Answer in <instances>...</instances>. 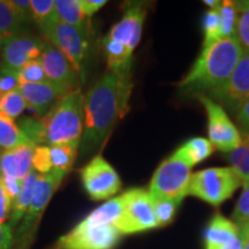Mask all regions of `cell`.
<instances>
[{"label":"cell","mask_w":249,"mask_h":249,"mask_svg":"<svg viewBox=\"0 0 249 249\" xmlns=\"http://www.w3.org/2000/svg\"><path fill=\"white\" fill-rule=\"evenodd\" d=\"M26 107H28L27 103L18 90L8 92L0 101V114L12 120L20 117Z\"/></svg>","instance_id":"1f68e13d"},{"label":"cell","mask_w":249,"mask_h":249,"mask_svg":"<svg viewBox=\"0 0 249 249\" xmlns=\"http://www.w3.org/2000/svg\"><path fill=\"white\" fill-rule=\"evenodd\" d=\"M220 15V27H222V38L235 36L236 30V12L235 1H222L218 6Z\"/></svg>","instance_id":"4dcf8cb0"},{"label":"cell","mask_w":249,"mask_h":249,"mask_svg":"<svg viewBox=\"0 0 249 249\" xmlns=\"http://www.w3.org/2000/svg\"><path fill=\"white\" fill-rule=\"evenodd\" d=\"M220 2L222 1H219V0H204L203 4L209 6L211 8H217L220 5Z\"/></svg>","instance_id":"f6af8a7d"},{"label":"cell","mask_w":249,"mask_h":249,"mask_svg":"<svg viewBox=\"0 0 249 249\" xmlns=\"http://www.w3.org/2000/svg\"><path fill=\"white\" fill-rule=\"evenodd\" d=\"M121 235L113 225L83 230L74 227L68 234L59 239L54 249H112Z\"/></svg>","instance_id":"4fadbf2b"},{"label":"cell","mask_w":249,"mask_h":249,"mask_svg":"<svg viewBox=\"0 0 249 249\" xmlns=\"http://www.w3.org/2000/svg\"><path fill=\"white\" fill-rule=\"evenodd\" d=\"M145 15V5L142 2H129L124 8L123 18L112 27L107 37L124 45L133 52L141 39Z\"/></svg>","instance_id":"9a60e30c"},{"label":"cell","mask_w":249,"mask_h":249,"mask_svg":"<svg viewBox=\"0 0 249 249\" xmlns=\"http://www.w3.org/2000/svg\"><path fill=\"white\" fill-rule=\"evenodd\" d=\"M104 48L107 58L108 71L118 75H130L133 52L124 45L110 39L108 37L104 39Z\"/></svg>","instance_id":"ffe728a7"},{"label":"cell","mask_w":249,"mask_h":249,"mask_svg":"<svg viewBox=\"0 0 249 249\" xmlns=\"http://www.w3.org/2000/svg\"><path fill=\"white\" fill-rule=\"evenodd\" d=\"M247 233H248V235H249V230H247Z\"/></svg>","instance_id":"7dc6e473"},{"label":"cell","mask_w":249,"mask_h":249,"mask_svg":"<svg viewBox=\"0 0 249 249\" xmlns=\"http://www.w3.org/2000/svg\"><path fill=\"white\" fill-rule=\"evenodd\" d=\"M18 128L34 144L44 145V127L42 119L35 118H23L18 121Z\"/></svg>","instance_id":"e575fe53"},{"label":"cell","mask_w":249,"mask_h":249,"mask_svg":"<svg viewBox=\"0 0 249 249\" xmlns=\"http://www.w3.org/2000/svg\"><path fill=\"white\" fill-rule=\"evenodd\" d=\"M150 198L152 202V207H154L156 219H157L158 223V227L165 226L172 222L174 216H176L177 210H178L180 202L164 197H151V196Z\"/></svg>","instance_id":"f546056e"},{"label":"cell","mask_w":249,"mask_h":249,"mask_svg":"<svg viewBox=\"0 0 249 249\" xmlns=\"http://www.w3.org/2000/svg\"><path fill=\"white\" fill-rule=\"evenodd\" d=\"M54 4L59 22L87 30L88 21L81 8L80 0H57Z\"/></svg>","instance_id":"603a6c76"},{"label":"cell","mask_w":249,"mask_h":249,"mask_svg":"<svg viewBox=\"0 0 249 249\" xmlns=\"http://www.w3.org/2000/svg\"><path fill=\"white\" fill-rule=\"evenodd\" d=\"M30 5L33 8L34 22L38 28L49 26L59 21L53 0H31Z\"/></svg>","instance_id":"83f0119b"},{"label":"cell","mask_w":249,"mask_h":249,"mask_svg":"<svg viewBox=\"0 0 249 249\" xmlns=\"http://www.w3.org/2000/svg\"><path fill=\"white\" fill-rule=\"evenodd\" d=\"M2 185H4L5 192L7 194L9 201H11L12 207H13L14 202L17 201V198L20 195L21 189H22L23 181L18 180L14 177H7V176H1Z\"/></svg>","instance_id":"ab89813d"},{"label":"cell","mask_w":249,"mask_h":249,"mask_svg":"<svg viewBox=\"0 0 249 249\" xmlns=\"http://www.w3.org/2000/svg\"><path fill=\"white\" fill-rule=\"evenodd\" d=\"M235 7L238 12L235 37L244 52L249 53V1H235Z\"/></svg>","instance_id":"f1b7e54d"},{"label":"cell","mask_w":249,"mask_h":249,"mask_svg":"<svg viewBox=\"0 0 249 249\" xmlns=\"http://www.w3.org/2000/svg\"><path fill=\"white\" fill-rule=\"evenodd\" d=\"M85 96L81 89L73 90L57 102L42 118L44 145L73 144L80 147L85 129Z\"/></svg>","instance_id":"3957f363"},{"label":"cell","mask_w":249,"mask_h":249,"mask_svg":"<svg viewBox=\"0 0 249 249\" xmlns=\"http://www.w3.org/2000/svg\"><path fill=\"white\" fill-rule=\"evenodd\" d=\"M48 82L55 87L62 95L79 88V71L68 58L57 48L44 39V49L39 57Z\"/></svg>","instance_id":"7c38bea8"},{"label":"cell","mask_w":249,"mask_h":249,"mask_svg":"<svg viewBox=\"0 0 249 249\" xmlns=\"http://www.w3.org/2000/svg\"><path fill=\"white\" fill-rule=\"evenodd\" d=\"M18 91L21 93L28 107H33L36 113L44 118L57 104L64 95L51 83H23L18 87Z\"/></svg>","instance_id":"2e32d148"},{"label":"cell","mask_w":249,"mask_h":249,"mask_svg":"<svg viewBox=\"0 0 249 249\" xmlns=\"http://www.w3.org/2000/svg\"><path fill=\"white\" fill-rule=\"evenodd\" d=\"M12 211V203L6 194L4 185H2L1 177H0V224H4Z\"/></svg>","instance_id":"60d3db41"},{"label":"cell","mask_w":249,"mask_h":249,"mask_svg":"<svg viewBox=\"0 0 249 249\" xmlns=\"http://www.w3.org/2000/svg\"><path fill=\"white\" fill-rule=\"evenodd\" d=\"M209 95L218 99L229 110L239 111L249 98V53H242L229 81L222 88Z\"/></svg>","instance_id":"5bb4252c"},{"label":"cell","mask_w":249,"mask_h":249,"mask_svg":"<svg viewBox=\"0 0 249 249\" xmlns=\"http://www.w3.org/2000/svg\"><path fill=\"white\" fill-rule=\"evenodd\" d=\"M77 145L60 144L50 147V157H51L52 171L68 173L73 166L79 151Z\"/></svg>","instance_id":"4316f807"},{"label":"cell","mask_w":249,"mask_h":249,"mask_svg":"<svg viewBox=\"0 0 249 249\" xmlns=\"http://www.w3.org/2000/svg\"><path fill=\"white\" fill-rule=\"evenodd\" d=\"M236 113H238V120L240 121L244 128L249 132V98L241 105Z\"/></svg>","instance_id":"ee69618b"},{"label":"cell","mask_w":249,"mask_h":249,"mask_svg":"<svg viewBox=\"0 0 249 249\" xmlns=\"http://www.w3.org/2000/svg\"><path fill=\"white\" fill-rule=\"evenodd\" d=\"M230 163L242 185L249 183V132L247 130L241 134L240 144L230 152Z\"/></svg>","instance_id":"d4e9b609"},{"label":"cell","mask_w":249,"mask_h":249,"mask_svg":"<svg viewBox=\"0 0 249 249\" xmlns=\"http://www.w3.org/2000/svg\"><path fill=\"white\" fill-rule=\"evenodd\" d=\"M81 179L87 193L96 201L111 197L121 188L120 177L101 155L93 157L81 170Z\"/></svg>","instance_id":"8fae6325"},{"label":"cell","mask_w":249,"mask_h":249,"mask_svg":"<svg viewBox=\"0 0 249 249\" xmlns=\"http://www.w3.org/2000/svg\"><path fill=\"white\" fill-rule=\"evenodd\" d=\"M192 167L176 155H171L155 171L149 186L151 197H164L181 203L188 195Z\"/></svg>","instance_id":"5b68a950"},{"label":"cell","mask_w":249,"mask_h":249,"mask_svg":"<svg viewBox=\"0 0 249 249\" xmlns=\"http://www.w3.org/2000/svg\"><path fill=\"white\" fill-rule=\"evenodd\" d=\"M44 39L29 33L0 38V71L18 73L29 62L39 59Z\"/></svg>","instance_id":"ba28073f"},{"label":"cell","mask_w":249,"mask_h":249,"mask_svg":"<svg viewBox=\"0 0 249 249\" xmlns=\"http://www.w3.org/2000/svg\"><path fill=\"white\" fill-rule=\"evenodd\" d=\"M240 238V229L232 220L216 214L204 234L205 249H224Z\"/></svg>","instance_id":"ac0fdd59"},{"label":"cell","mask_w":249,"mask_h":249,"mask_svg":"<svg viewBox=\"0 0 249 249\" xmlns=\"http://www.w3.org/2000/svg\"><path fill=\"white\" fill-rule=\"evenodd\" d=\"M203 46H208L218 39H222V27H220V15L218 7L211 8L207 12L203 20Z\"/></svg>","instance_id":"d6a6232c"},{"label":"cell","mask_w":249,"mask_h":249,"mask_svg":"<svg viewBox=\"0 0 249 249\" xmlns=\"http://www.w3.org/2000/svg\"><path fill=\"white\" fill-rule=\"evenodd\" d=\"M1 156H2V151L0 149V164H1ZM0 177H1V166H0Z\"/></svg>","instance_id":"bcb514c9"},{"label":"cell","mask_w":249,"mask_h":249,"mask_svg":"<svg viewBox=\"0 0 249 249\" xmlns=\"http://www.w3.org/2000/svg\"><path fill=\"white\" fill-rule=\"evenodd\" d=\"M123 197V214L113 224L121 234H133L158 227L149 192L134 188L124 193Z\"/></svg>","instance_id":"52a82bcc"},{"label":"cell","mask_w":249,"mask_h":249,"mask_svg":"<svg viewBox=\"0 0 249 249\" xmlns=\"http://www.w3.org/2000/svg\"><path fill=\"white\" fill-rule=\"evenodd\" d=\"M20 85V80L17 73L0 71V101L8 92L18 90Z\"/></svg>","instance_id":"f35d334b"},{"label":"cell","mask_w":249,"mask_h":249,"mask_svg":"<svg viewBox=\"0 0 249 249\" xmlns=\"http://www.w3.org/2000/svg\"><path fill=\"white\" fill-rule=\"evenodd\" d=\"M18 80L21 85L23 83H46L48 77L45 75V71L43 70L42 64L39 59L34 60L27 64L22 70L18 73Z\"/></svg>","instance_id":"d590c367"},{"label":"cell","mask_w":249,"mask_h":249,"mask_svg":"<svg viewBox=\"0 0 249 249\" xmlns=\"http://www.w3.org/2000/svg\"><path fill=\"white\" fill-rule=\"evenodd\" d=\"M240 185V179L231 167H213L192 174L188 195L219 205L229 200Z\"/></svg>","instance_id":"277c9868"},{"label":"cell","mask_w":249,"mask_h":249,"mask_svg":"<svg viewBox=\"0 0 249 249\" xmlns=\"http://www.w3.org/2000/svg\"><path fill=\"white\" fill-rule=\"evenodd\" d=\"M28 26L18 18L9 1L0 0V38L26 34Z\"/></svg>","instance_id":"484cf974"},{"label":"cell","mask_w":249,"mask_h":249,"mask_svg":"<svg viewBox=\"0 0 249 249\" xmlns=\"http://www.w3.org/2000/svg\"><path fill=\"white\" fill-rule=\"evenodd\" d=\"M124 211V197L123 195L105 202L104 204L93 210L86 219H83L79 225L75 226L77 230L90 229L104 225H113L121 217Z\"/></svg>","instance_id":"d6986e66"},{"label":"cell","mask_w":249,"mask_h":249,"mask_svg":"<svg viewBox=\"0 0 249 249\" xmlns=\"http://www.w3.org/2000/svg\"><path fill=\"white\" fill-rule=\"evenodd\" d=\"M133 82L130 75L107 71L85 96V129L80 148L83 155L98 149L113 127L129 111Z\"/></svg>","instance_id":"6da1fadb"},{"label":"cell","mask_w":249,"mask_h":249,"mask_svg":"<svg viewBox=\"0 0 249 249\" xmlns=\"http://www.w3.org/2000/svg\"><path fill=\"white\" fill-rule=\"evenodd\" d=\"M65 176H66V173L57 172V171H52L51 173L39 174L38 176L29 209H28L26 216L23 217L22 222L20 223L18 229L14 234V239L21 246L26 247L27 245H29L31 239L34 238V233L36 231L40 217L44 213L45 208L48 207L52 195L60 186Z\"/></svg>","instance_id":"8992f818"},{"label":"cell","mask_w":249,"mask_h":249,"mask_svg":"<svg viewBox=\"0 0 249 249\" xmlns=\"http://www.w3.org/2000/svg\"><path fill=\"white\" fill-rule=\"evenodd\" d=\"M232 218V222L240 229V231L249 230V183L244 185V192L235 205Z\"/></svg>","instance_id":"836d02e7"},{"label":"cell","mask_w":249,"mask_h":249,"mask_svg":"<svg viewBox=\"0 0 249 249\" xmlns=\"http://www.w3.org/2000/svg\"><path fill=\"white\" fill-rule=\"evenodd\" d=\"M30 144H34V143L21 132L14 120L0 114V149L12 150L22 145Z\"/></svg>","instance_id":"cb8c5ba5"},{"label":"cell","mask_w":249,"mask_h":249,"mask_svg":"<svg viewBox=\"0 0 249 249\" xmlns=\"http://www.w3.org/2000/svg\"><path fill=\"white\" fill-rule=\"evenodd\" d=\"M196 96L207 111L209 141L223 152L234 150L241 142V133L227 116L224 107L205 93Z\"/></svg>","instance_id":"30bf717a"},{"label":"cell","mask_w":249,"mask_h":249,"mask_svg":"<svg viewBox=\"0 0 249 249\" xmlns=\"http://www.w3.org/2000/svg\"><path fill=\"white\" fill-rule=\"evenodd\" d=\"M13 241V229L8 224H0V249H11Z\"/></svg>","instance_id":"b9f144b4"},{"label":"cell","mask_w":249,"mask_h":249,"mask_svg":"<svg viewBox=\"0 0 249 249\" xmlns=\"http://www.w3.org/2000/svg\"><path fill=\"white\" fill-rule=\"evenodd\" d=\"M242 53L244 50L235 36L203 46L191 71L179 83V89L196 95L216 91L231 77Z\"/></svg>","instance_id":"7a4b0ae2"},{"label":"cell","mask_w":249,"mask_h":249,"mask_svg":"<svg viewBox=\"0 0 249 249\" xmlns=\"http://www.w3.org/2000/svg\"><path fill=\"white\" fill-rule=\"evenodd\" d=\"M38 176L39 174L33 169V171L29 173V176L23 180L22 189H21V193L17 198V201L14 202L13 207H12L11 214H9L8 225L13 230L15 229V226L22 222L23 217L26 216L27 211L29 209V205L31 203V200H33L34 191H35V186L37 179H38Z\"/></svg>","instance_id":"44dd1931"},{"label":"cell","mask_w":249,"mask_h":249,"mask_svg":"<svg viewBox=\"0 0 249 249\" xmlns=\"http://www.w3.org/2000/svg\"><path fill=\"white\" fill-rule=\"evenodd\" d=\"M107 0H80L81 8L87 18L91 17L98 12L103 6L107 5Z\"/></svg>","instance_id":"7bdbcfd3"},{"label":"cell","mask_w":249,"mask_h":249,"mask_svg":"<svg viewBox=\"0 0 249 249\" xmlns=\"http://www.w3.org/2000/svg\"><path fill=\"white\" fill-rule=\"evenodd\" d=\"M33 169L38 174H48L52 172L50 147L48 145H36L34 150Z\"/></svg>","instance_id":"8d00e7d4"},{"label":"cell","mask_w":249,"mask_h":249,"mask_svg":"<svg viewBox=\"0 0 249 249\" xmlns=\"http://www.w3.org/2000/svg\"><path fill=\"white\" fill-rule=\"evenodd\" d=\"M36 145H22L6 150L1 156V176L14 177L21 181L33 171V157Z\"/></svg>","instance_id":"e0dca14e"},{"label":"cell","mask_w":249,"mask_h":249,"mask_svg":"<svg viewBox=\"0 0 249 249\" xmlns=\"http://www.w3.org/2000/svg\"><path fill=\"white\" fill-rule=\"evenodd\" d=\"M46 42L57 48L68 58L75 70L82 71L87 51H88V33L61 22H54L39 28Z\"/></svg>","instance_id":"9c48e42d"},{"label":"cell","mask_w":249,"mask_h":249,"mask_svg":"<svg viewBox=\"0 0 249 249\" xmlns=\"http://www.w3.org/2000/svg\"><path fill=\"white\" fill-rule=\"evenodd\" d=\"M213 150L214 147L209 140L204 138H194L183 143L181 147L177 149L174 155L193 167L194 165L207 160Z\"/></svg>","instance_id":"7402d4cb"},{"label":"cell","mask_w":249,"mask_h":249,"mask_svg":"<svg viewBox=\"0 0 249 249\" xmlns=\"http://www.w3.org/2000/svg\"><path fill=\"white\" fill-rule=\"evenodd\" d=\"M9 4L15 11V13L22 22L28 24L34 22L33 8H31L30 0H9Z\"/></svg>","instance_id":"74e56055"}]
</instances>
